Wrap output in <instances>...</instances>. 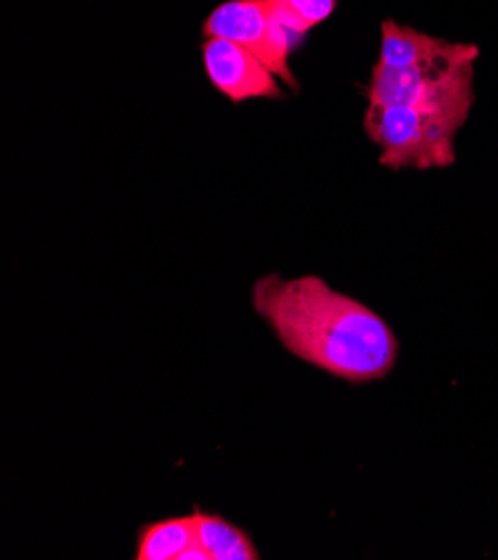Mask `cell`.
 Masks as SVG:
<instances>
[{
    "instance_id": "52a82bcc",
    "label": "cell",
    "mask_w": 498,
    "mask_h": 560,
    "mask_svg": "<svg viewBox=\"0 0 498 560\" xmlns=\"http://www.w3.org/2000/svg\"><path fill=\"white\" fill-rule=\"evenodd\" d=\"M197 545L195 512L165 521L146 523L137 534V560H184Z\"/></svg>"
},
{
    "instance_id": "9c48e42d",
    "label": "cell",
    "mask_w": 498,
    "mask_h": 560,
    "mask_svg": "<svg viewBox=\"0 0 498 560\" xmlns=\"http://www.w3.org/2000/svg\"><path fill=\"white\" fill-rule=\"evenodd\" d=\"M273 14L298 38L326 23L338 10V0H268Z\"/></svg>"
},
{
    "instance_id": "6da1fadb",
    "label": "cell",
    "mask_w": 498,
    "mask_h": 560,
    "mask_svg": "<svg viewBox=\"0 0 498 560\" xmlns=\"http://www.w3.org/2000/svg\"><path fill=\"white\" fill-rule=\"evenodd\" d=\"M251 304L291 355L331 377L369 384L398 362L392 324L317 275L287 279L268 272L253 284Z\"/></svg>"
},
{
    "instance_id": "ba28073f",
    "label": "cell",
    "mask_w": 498,
    "mask_h": 560,
    "mask_svg": "<svg viewBox=\"0 0 498 560\" xmlns=\"http://www.w3.org/2000/svg\"><path fill=\"white\" fill-rule=\"evenodd\" d=\"M197 545L206 551L208 560H259V549L255 547L248 532L235 523L217 514H206L195 510Z\"/></svg>"
},
{
    "instance_id": "277c9868",
    "label": "cell",
    "mask_w": 498,
    "mask_h": 560,
    "mask_svg": "<svg viewBox=\"0 0 498 560\" xmlns=\"http://www.w3.org/2000/svg\"><path fill=\"white\" fill-rule=\"evenodd\" d=\"M204 38H229L270 68V72L293 92L300 81L291 70V54L302 43L273 14L268 0H224L201 23Z\"/></svg>"
},
{
    "instance_id": "7a4b0ae2",
    "label": "cell",
    "mask_w": 498,
    "mask_h": 560,
    "mask_svg": "<svg viewBox=\"0 0 498 560\" xmlns=\"http://www.w3.org/2000/svg\"><path fill=\"white\" fill-rule=\"evenodd\" d=\"M478 56V45L459 43L454 51L420 66L392 68L378 61L371 70L367 98L373 105L414 107L467 124L476 103Z\"/></svg>"
},
{
    "instance_id": "3957f363",
    "label": "cell",
    "mask_w": 498,
    "mask_h": 560,
    "mask_svg": "<svg viewBox=\"0 0 498 560\" xmlns=\"http://www.w3.org/2000/svg\"><path fill=\"white\" fill-rule=\"evenodd\" d=\"M463 121L414 107L367 105L364 132L390 171H440L456 163V137Z\"/></svg>"
},
{
    "instance_id": "8992f818",
    "label": "cell",
    "mask_w": 498,
    "mask_h": 560,
    "mask_svg": "<svg viewBox=\"0 0 498 560\" xmlns=\"http://www.w3.org/2000/svg\"><path fill=\"white\" fill-rule=\"evenodd\" d=\"M456 40L429 36L409 25H401L394 19L382 21L380 27V56L378 61L392 68L420 66L440 59L456 49Z\"/></svg>"
},
{
    "instance_id": "5b68a950",
    "label": "cell",
    "mask_w": 498,
    "mask_h": 560,
    "mask_svg": "<svg viewBox=\"0 0 498 560\" xmlns=\"http://www.w3.org/2000/svg\"><path fill=\"white\" fill-rule=\"evenodd\" d=\"M201 61L210 85L235 105L255 98H285L282 81L259 56L229 38H206L201 43Z\"/></svg>"
}]
</instances>
